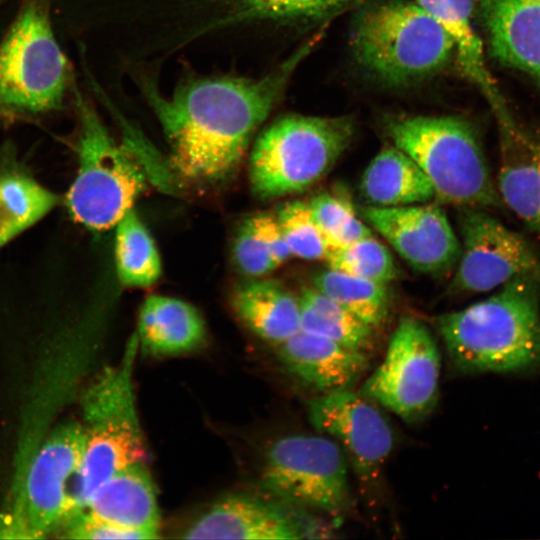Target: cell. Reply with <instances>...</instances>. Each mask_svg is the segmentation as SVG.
<instances>
[{
    "mask_svg": "<svg viewBox=\"0 0 540 540\" xmlns=\"http://www.w3.org/2000/svg\"><path fill=\"white\" fill-rule=\"evenodd\" d=\"M319 36L299 47L261 78L193 79L165 97L151 81L142 90L168 145L170 163L182 178L222 181L236 170L257 128L279 102L299 64Z\"/></svg>",
    "mask_w": 540,
    "mask_h": 540,
    "instance_id": "1",
    "label": "cell"
},
{
    "mask_svg": "<svg viewBox=\"0 0 540 540\" xmlns=\"http://www.w3.org/2000/svg\"><path fill=\"white\" fill-rule=\"evenodd\" d=\"M436 327L463 373L540 369V285L514 278L488 298L442 314Z\"/></svg>",
    "mask_w": 540,
    "mask_h": 540,
    "instance_id": "2",
    "label": "cell"
},
{
    "mask_svg": "<svg viewBox=\"0 0 540 540\" xmlns=\"http://www.w3.org/2000/svg\"><path fill=\"white\" fill-rule=\"evenodd\" d=\"M351 36L359 65L390 86L433 76L454 57L451 38L417 1L382 0L367 5L355 20Z\"/></svg>",
    "mask_w": 540,
    "mask_h": 540,
    "instance_id": "3",
    "label": "cell"
},
{
    "mask_svg": "<svg viewBox=\"0 0 540 540\" xmlns=\"http://www.w3.org/2000/svg\"><path fill=\"white\" fill-rule=\"evenodd\" d=\"M138 349L135 334L119 365L107 368L85 396L88 425L72 493L75 513L84 510L97 489L115 473L146 457L132 380Z\"/></svg>",
    "mask_w": 540,
    "mask_h": 540,
    "instance_id": "4",
    "label": "cell"
},
{
    "mask_svg": "<svg viewBox=\"0 0 540 540\" xmlns=\"http://www.w3.org/2000/svg\"><path fill=\"white\" fill-rule=\"evenodd\" d=\"M387 132L430 179L439 202L503 209L473 127L455 116H406L392 120Z\"/></svg>",
    "mask_w": 540,
    "mask_h": 540,
    "instance_id": "5",
    "label": "cell"
},
{
    "mask_svg": "<svg viewBox=\"0 0 540 540\" xmlns=\"http://www.w3.org/2000/svg\"><path fill=\"white\" fill-rule=\"evenodd\" d=\"M71 76L53 32L48 0H25L0 43V120L59 110Z\"/></svg>",
    "mask_w": 540,
    "mask_h": 540,
    "instance_id": "6",
    "label": "cell"
},
{
    "mask_svg": "<svg viewBox=\"0 0 540 540\" xmlns=\"http://www.w3.org/2000/svg\"><path fill=\"white\" fill-rule=\"evenodd\" d=\"M354 130L350 116L289 114L277 119L251 152L254 193L275 198L306 190L328 173L349 146Z\"/></svg>",
    "mask_w": 540,
    "mask_h": 540,
    "instance_id": "7",
    "label": "cell"
},
{
    "mask_svg": "<svg viewBox=\"0 0 540 540\" xmlns=\"http://www.w3.org/2000/svg\"><path fill=\"white\" fill-rule=\"evenodd\" d=\"M78 170L66 194L74 221L93 231L116 226L147 186V174L126 138L117 144L95 110L76 94Z\"/></svg>",
    "mask_w": 540,
    "mask_h": 540,
    "instance_id": "8",
    "label": "cell"
},
{
    "mask_svg": "<svg viewBox=\"0 0 540 540\" xmlns=\"http://www.w3.org/2000/svg\"><path fill=\"white\" fill-rule=\"evenodd\" d=\"M348 460L325 435H289L268 449L262 474L267 493L299 508L338 517L350 504Z\"/></svg>",
    "mask_w": 540,
    "mask_h": 540,
    "instance_id": "9",
    "label": "cell"
},
{
    "mask_svg": "<svg viewBox=\"0 0 540 540\" xmlns=\"http://www.w3.org/2000/svg\"><path fill=\"white\" fill-rule=\"evenodd\" d=\"M440 353L427 326L411 316L399 320L382 362L360 393L407 422L425 418L435 407Z\"/></svg>",
    "mask_w": 540,
    "mask_h": 540,
    "instance_id": "10",
    "label": "cell"
},
{
    "mask_svg": "<svg viewBox=\"0 0 540 540\" xmlns=\"http://www.w3.org/2000/svg\"><path fill=\"white\" fill-rule=\"evenodd\" d=\"M458 225L461 254L449 292H487L517 277L540 285V256L522 235L477 206H460Z\"/></svg>",
    "mask_w": 540,
    "mask_h": 540,
    "instance_id": "11",
    "label": "cell"
},
{
    "mask_svg": "<svg viewBox=\"0 0 540 540\" xmlns=\"http://www.w3.org/2000/svg\"><path fill=\"white\" fill-rule=\"evenodd\" d=\"M85 437V429L74 422L51 434L33 460L20 506L0 522V537L39 538L73 514L67 485L79 468Z\"/></svg>",
    "mask_w": 540,
    "mask_h": 540,
    "instance_id": "12",
    "label": "cell"
},
{
    "mask_svg": "<svg viewBox=\"0 0 540 540\" xmlns=\"http://www.w3.org/2000/svg\"><path fill=\"white\" fill-rule=\"evenodd\" d=\"M307 413L316 431L336 440L358 479L374 484L394 445L391 425L374 402L343 389L310 400Z\"/></svg>",
    "mask_w": 540,
    "mask_h": 540,
    "instance_id": "13",
    "label": "cell"
},
{
    "mask_svg": "<svg viewBox=\"0 0 540 540\" xmlns=\"http://www.w3.org/2000/svg\"><path fill=\"white\" fill-rule=\"evenodd\" d=\"M360 213L417 271L438 276L455 269L461 244L444 210L438 205H367L360 208Z\"/></svg>",
    "mask_w": 540,
    "mask_h": 540,
    "instance_id": "14",
    "label": "cell"
},
{
    "mask_svg": "<svg viewBox=\"0 0 540 540\" xmlns=\"http://www.w3.org/2000/svg\"><path fill=\"white\" fill-rule=\"evenodd\" d=\"M250 494L227 495L195 519L185 539L294 540L317 538L315 525L284 501Z\"/></svg>",
    "mask_w": 540,
    "mask_h": 540,
    "instance_id": "15",
    "label": "cell"
},
{
    "mask_svg": "<svg viewBox=\"0 0 540 540\" xmlns=\"http://www.w3.org/2000/svg\"><path fill=\"white\" fill-rule=\"evenodd\" d=\"M499 131L498 192L504 205L540 236V135L515 120Z\"/></svg>",
    "mask_w": 540,
    "mask_h": 540,
    "instance_id": "16",
    "label": "cell"
},
{
    "mask_svg": "<svg viewBox=\"0 0 540 540\" xmlns=\"http://www.w3.org/2000/svg\"><path fill=\"white\" fill-rule=\"evenodd\" d=\"M277 347L287 369L321 393L350 389L368 366L365 352L302 330Z\"/></svg>",
    "mask_w": 540,
    "mask_h": 540,
    "instance_id": "17",
    "label": "cell"
},
{
    "mask_svg": "<svg viewBox=\"0 0 540 540\" xmlns=\"http://www.w3.org/2000/svg\"><path fill=\"white\" fill-rule=\"evenodd\" d=\"M492 54L540 83V0H476Z\"/></svg>",
    "mask_w": 540,
    "mask_h": 540,
    "instance_id": "18",
    "label": "cell"
},
{
    "mask_svg": "<svg viewBox=\"0 0 540 540\" xmlns=\"http://www.w3.org/2000/svg\"><path fill=\"white\" fill-rule=\"evenodd\" d=\"M117 526L159 538L160 514L156 490L144 462L115 473L93 494L85 509Z\"/></svg>",
    "mask_w": 540,
    "mask_h": 540,
    "instance_id": "19",
    "label": "cell"
},
{
    "mask_svg": "<svg viewBox=\"0 0 540 540\" xmlns=\"http://www.w3.org/2000/svg\"><path fill=\"white\" fill-rule=\"evenodd\" d=\"M443 27L454 45L462 74L485 96L498 124L513 119L490 74L472 22L474 0H416Z\"/></svg>",
    "mask_w": 540,
    "mask_h": 540,
    "instance_id": "20",
    "label": "cell"
},
{
    "mask_svg": "<svg viewBox=\"0 0 540 540\" xmlns=\"http://www.w3.org/2000/svg\"><path fill=\"white\" fill-rule=\"evenodd\" d=\"M205 323L189 303L177 298L151 295L140 309L137 339L141 351L150 356H172L190 352L205 339Z\"/></svg>",
    "mask_w": 540,
    "mask_h": 540,
    "instance_id": "21",
    "label": "cell"
},
{
    "mask_svg": "<svg viewBox=\"0 0 540 540\" xmlns=\"http://www.w3.org/2000/svg\"><path fill=\"white\" fill-rule=\"evenodd\" d=\"M371 206L396 207L429 203L434 186L416 161L396 146L382 149L366 167L360 183Z\"/></svg>",
    "mask_w": 540,
    "mask_h": 540,
    "instance_id": "22",
    "label": "cell"
},
{
    "mask_svg": "<svg viewBox=\"0 0 540 540\" xmlns=\"http://www.w3.org/2000/svg\"><path fill=\"white\" fill-rule=\"evenodd\" d=\"M233 307L251 331L276 346L300 331L298 299L273 280H253L240 286Z\"/></svg>",
    "mask_w": 540,
    "mask_h": 540,
    "instance_id": "23",
    "label": "cell"
},
{
    "mask_svg": "<svg viewBox=\"0 0 540 540\" xmlns=\"http://www.w3.org/2000/svg\"><path fill=\"white\" fill-rule=\"evenodd\" d=\"M59 198L31 176L0 172V247L47 215Z\"/></svg>",
    "mask_w": 540,
    "mask_h": 540,
    "instance_id": "24",
    "label": "cell"
},
{
    "mask_svg": "<svg viewBox=\"0 0 540 540\" xmlns=\"http://www.w3.org/2000/svg\"><path fill=\"white\" fill-rule=\"evenodd\" d=\"M300 330L366 352L374 328L317 289L304 288L299 298Z\"/></svg>",
    "mask_w": 540,
    "mask_h": 540,
    "instance_id": "25",
    "label": "cell"
},
{
    "mask_svg": "<svg viewBox=\"0 0 540 540\" xmlns=\"http://www.w3.org/2000/svg\"><path fill=\"white\" fill-rule=\"evenodd\" d=\"M220 26L260 20H315L353 0H201Z\"/></svg>",
    "mask_w": 540,
    "mask_h": 540,
    "instance_id": "26",
    "label": "cell"
},
{
    "mask_svg": "<svg viewBox=\"0 0 540 540\" xmlns=\"http://www.w3.org/2000/svg\"><path fill=\"white\" fill-rule=\"evenodd\" d=\"M115 259L122 284L148 287L161 274V260L148 229L132 208L116 224Z\"/></svg>",
    "mask_w": 540,
    "mask_h": 540,
    "instance_id": "27",
    "label": "cell"
},
{
    "mask_svg": "<svg viewBox=\"0 0 540 540\" xmlns=\"http://www.w3.org/2000/svg\"><path fill=\"white\" fill-rule=\"evenodd\" d=\"M314 288L373 328L388 314L389 296L384 284L328 269L317 274Z\"/></svg>",
    "mask_w": 540,
    "mask_h": 540,
    "instance_id": "28",
    "label": "cell"
},
{
    "mask_svg": "<svg viewBox=\"0 0 540 540\" xmlns=\"http://www.w3.org/2000/svg\"><path fill=\"white\" fill-rule=\"evenodd\" d=\"M325 260L330 269L384 285L397 275L391 253L373 235L331 251Z\"/></svg>",
    "mask_w": 540,
    "mask_h": 540,
    "instance_id": "29",
    "label": "cell"
},
{
    "mask_svg": "<svg viewBox=\"0 0 540 540\" xmlns=\"http://www.w3.org/2000/svg\"><path fill=\"white\" fill-rule=\"evenodd\" d=\"M276 218L292 255L306 260L327 258L329 249L308 203L300 200L288 202L281 207Z\"/></svg>",
    "mask_w": 540,
    "mask_h": 540,
    "instance_id": "30",
    "label": "cell"
},
{
    "mask_svg": "<svg viewBox=\"0 0 540 540\" xmlns=\"http://www.w3.org/2000/svg\"><path fill=\"white\" fill-rule=\"evenodd\" d=\"M234 257L241 271L250 276H263L278 267L251 219L240 229L234 245Z\"/></svg>",
    "mask_w": 540,
    "mask_h": 540,
    "instance_id": "31",
    "label": "cell"
},
{
    "mask_svg": "<svg viewBox=\"0 0 540 540\" xmlns=\"http://www.w3.org/2000/svg\"><path fill=\"white\" fill-rule=\"evenodd\" d=\"M308 204L329 249L336 234L356 212L350 202L329 193L317 195Z\"/></svg>",
    "mask_w": 540,
    "mask_h": 540,
    "instance_id": "32",
    "label": "cell"
},
{
    "mask_svg": "<svg viewBox=\"0 0 540 540\" xmlns=\"http://www.w3.org/2000/svg\"><path fill=\"white\" fill-rule=\"evenodd\" d=\"M65 532V537L74 539H149L144 533L117 526L86 510L68 518Z\"/></svg>",
    "mask_w": 540,
    "mask_h": 540,
    "instance_id": "33",
    "label": "cell"
},
{
    "mask_svg": "<svg viewBox=\"0 0 540 540\" xmlns=\"http://www.w3.org/2000/svg\"><path fill=\"white\" fill-rule=\"evenodd\" d=\"M250 219L278 266L287 261L292 254L277 218L270 214L261 213Z\"/></svg>",
    "mask_w": 540,
    "mask_h": 540,
    "instance_id": "34",
    "label": "cell"
}]
</instances>
